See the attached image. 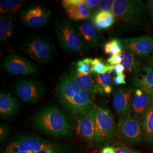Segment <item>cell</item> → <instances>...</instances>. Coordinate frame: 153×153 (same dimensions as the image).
<instances>
[{
  "label": "cell",
  "mask_w": 153,
  "mask_h": 153,
  "mask_svg": "<svg viewBox=\"0 0 153 153\" xmlns=\"http://www.w3.org/2000/svg\"><path fill=\"white\" fill-rule=\"evenodd\" d=\"M112 13L120 31L148 33L152 29L146 4L141 0H115Z\"/></svg>",
  "instance_id": "obj_1"
},
{
  "label": "cell",
  "mask_w": 153,
  "mask_h": 153,
  "mask_svg": "<svg viewBox=\"0 0 153 153\" xmlns=\"http://www.w3.org/2000/svg\"><path fill=\"white\" fill-rule=\"evenodd\" d=\"M31 123L36 130L49 137H69L73 133L71 118L56 105L39 109L33 115Z\"/></svg>",
  "instance_id": "obj_2"
},
{
  "label": "cell",
  "mask_w": 153,
  "mask_h": 153,
  "mask_svg": "<svg viewBox=\"0 0 153 153\" xmlns=\"http://www.w3.org/2000/svg\"><path fill=\"white\" fill-rule=\"evenodd\" d=\"M55 95L62 107L77 117L88 114L93 107L98 105L87 93L71 81L66 73L61 76L57 82Z\"/></svg>",
  "instance_id": "obj_3"
},
{
  "label": "cell",
  "mask_w": 153,
  "mask_h": 153,
  "mask_svg": "<svg viewBox=\"0 0 153 153\" xmlns=\"http://www.w3.org/2000/svg\"><path fill=\"white\" fill-rule=\"evenodd\" d=\"M54 31L61 49L66 54L83 55L88 47L82 39L76 27L65 18H56Z\"/></svg>",
  "instance_id": "obj_4"
},
{
  "label": "cell",
  "mask_w": 153,
  "mask_h": 153,
  "mask_svg": "<svg viewBox=\"0 0 153 153\" xmlns=\"http://www.w3.org/2000/svg\"><path fill=\"white\" fill-rule=\"evenodd\" d=\"M20 50L40 64H47L52 60L56 52L53 41L40 35H32L25 39L20 46Z\"/></svg>",
  "instance_id": "obj_5"
},
{
  "label": "cell",
  "mask_w": 153,
  "mask_h": 153,
  "mask_svg": "<svg viewBox=\"0 0 153 153\" xmlns=\"http://www.w3.org/2000/svg\"><path fill=\"white\" fill-rule=\"evenodd\" d=\"M59 142L30 134H17L1 149V153H32L53 148Z\"/></svg>",
  "instance_id": "obj_6"
},
{
  "label": "cell",
  "mask_w": 153,
  "mask_h": 153,
  "mask_svg": "<svg viewBox=\"0 0 153 153\" xmlns=\"http://www.w3.org/2000/svg\"><path fill=\"white\" fill-rule=\"evenodd\" d=\"M93 119L95 136L94 142L98 146L108 143L117 136L113 116L108 109L100 107H93L89 112Z\"/></svg>",
  "instance_id": "obj_7"
},
{
  "label": "cell",
  "mask_w": 153,
  "mask_h": 153,
  "mask_svg": "<svg viewBox=\"0 0 153 153\" xmlns=\"http://www.w3.org/2000/svg\"><path fill=\"white\" fill-rule=\"evenodd\" d=\"M11 91L17 98L28 105H33L44 98L47 88L40 81L30 78H19L10 85Z\"/></svg>",
  "instance_id": "obj_8"
},
{
  "label": "cell",
  "mask_w": 153,
  "mask_h": 153,
  "mask_svg": "<svg viewBox=\"0 0 153 153\" xmlns=\"http://www.w3.org/2000/svg\"><path fill=\"white\" fill-rule=\"evenodd\" d=\"M1 67L6 73L23 76H37L42 71L38 64L15 52L6 56L1 61Z\"/></svg>",
  "instance_id": "obj_9"
},
{
  "label": "cell",
  "mask_w": 153,
  "mask_h": 153,
  "mask_svg": "<svg viewBox=\"0 0 153 153\" xmlns=\"http://www.w3.org/2000/svg\"><path fill=\"white\" fill-rule=\"evenodd\" d=\"M51 9L43 3H34L23 8L18 14V19L27 27L38 28L47 26L51 20Z\"/></svg>",
  "instance_id": "obj_10"
},
{
  "label": "cell",
  "mask_w": 153,
  "mask_h": 153,
  "mask_svg": "<svg viewBox=\"0 0 153 153\" xmlns=\"http://www.w3.org/2000/svg\"><path fill=\"white\" fill-rule=\"evenodd\" d=\"M123 50L131 52L137 57L144 59L153 54V36H141L120 38Z\"/></svg>",
  "instance_id": "obj_11"
},
{
  "label": "cell",
  "mask_w": 153,
  "mask_h": 153,
  "mask_svg": "<svg viewBox=\"0 0 153 153\" xmlns=\"http://www.w3.org/2000/svg\"><path fill=\"white\" fill-rule=\"evenodd\" d=\"M117 129L121 137L129 143L134 144L140 142L143 138L141 122L131 115L119 117Z\"/></svg>",
  "instance_id": "obj_12"
},
{
  "label": "cell",
  "mask_w": 153,
  "mask_h": 153,
  "mask_svg": "<svg viewBox=\"0 0 153 153\" xmlns=\"http://www.w3.org/2000/svg\"><path fill=\"white\" fill-rule=\"evenodd\" d=\"M134 88L124 86L114 89L112 92L113 107L118 118L131 115V104Z\"/></svg>",
  "instance_id": "obj_13"
},
{
  "label": "cell",
  "mask_w": 153,
  "mask_h": 153,
  "mask_svg": "<svg viewBox=\"0 0 153 153\" xmlns=\"http://www.w3.org/2000/svg\"><path fill=\"white\" fill-rule=\"evenodd\" d=\"M76 27L88 48L96 49L104 46V36L91 22L78 23Z\"/></svg>",
  "instance_id": "obj_14"
},
{
  "label": "cell",
  "mask_w": 153,
  "mask_h": 153,
  "mask_svg": "<svg viewBox=\"0 0 153 153\" xmlns=\"http://www.w3.org/2000/svg\"><path fill=\"white\" fill-rule=\"evenodd\" d=\"M21 104L7 90L2 89L0 92V117L2 120H13L19 112Z\"/></svg>",
  "instance_id": "obj_15"
},
{
  "label": "cell",
  "mask_w": 153,
  "mask_h": 153,
  "mask_svg": "<svg viewBox=\"0 0 153 153\" xmlns=\"http://www.w3.org/2000/svg\"><path fill=\"white\" fill-rule=\"evenodd\" d=\"M131 84L150 97H153V69L150 66L141 67L134 73Z\"/></svg>",
  "instance_id": "obj_16"
},
{
  "label": "cell",
  "mask_w": 153,
  "mask_h": 153,
  "mask_svg": "<svg viewBox=\"0 0 153 153\" xmlns=\"http://www.w3.org/2000/svg\"><path fill=\"white\" fill-rule=\"evenodd\" d=\"M71 81L82 91L87 93L91 98L97 94L95 89L94 78L93 73L85 74L76 71V68H70L67 73Z\"/></svg>",
  "instance_id": "obj_17"
},
{
  "label": "cell",
  "mask_w": 153,
  "mask_h": 153,
  "mask_svg": "<svg viewBox=\"0 0 153 153\" xmlns=\"http://www.w3.org/2000/svg\"><path fill=\"white\" fill-rule=\"evenodd\" d=\"M153 98L140 88L135 89L131 104L132 116L142 122L143 116L151 104Z\"/></svg>",
  "instance_id": "obj_18"
},
{
  "label": "cell",
  "mask_w": 153,
  "mask_h": 153,
  "mask_svg": "<svg viewBox=\"0 0 153 153\" xmlns=\"http://www.w3.org/2000/svg\"><path fill=\"white\" fill-rule=\"evenodd\" d=\"M76 128L78 134L85 141L89 143L94 142L95 126L89 114L78 117Z\"/></svg>",
  "instance_id": "obj_19"
},
{
  "label": "cell",
  "mask_w": 153,
  "mask_h": 153,
  "mask_svg": "<svg viewBox=\"0 0 153 153\" xmlns=\"http://www.w3.org/2000/svg\"><path fill=\"white\" fill-rule=\"evenodd\" d=\"M70 19L74 21H83L88 19L91 15V10L85 3L84 0L64 7Z\"/></svg>",
  "instance_id": "obj_20"
},
{
  "label": "cell",
  "mask_w": 153,
  "mask_h": 153,
  "mask_svg": "<svg viewBox=\"0 0 153 153\" xmlns=\"http://www.w3.org/2000/svg\"><path fill=\"white\" fill-rule=\"evenodd\" d=\"M94 78L95 89L97 94L109 97L113 92V79L111 71H107L103 74L93 73Z\"/></svg>",
  "instance_id": "obj_21"
},
{
  "label": "cell",
  "mask_w": 153,
  "mask_h": 153,
  "mask_svg": "<svg viewBox=\"0 0 153 153\" xmlns=\"http://www.w3.org/2000/svg\"><path fill=\"white\" fill-rule=\"evenodd\" d=\"M14 18L13 14L0 15V42L1 44L8 43L14 34Z\"/></svg>",
  "instance_id": "obj_22"
},
{
  "label": "cell",
  "mask_w": 153,
  "mask_h": 153,
  "mask_svg": "<svg viewBox=\"0 0 153 153\" xmlns=\"http://www.w3.org/2000/svg\"><path fill=\"white\" fill-rule=\"evenodd\" d=\"M143 138L148 145L153 147V98L145 114L142 119Z\"/></svg>",
  "instance_id": "obj_23"
},
{
  "label": "cell",
  "mask_w": 153,
  "mask_h": 153,
  "mask_svg": "<svg viewBox=\"0 0 153 153\" xmlns=\"http://www.w3.org/2000/svg\"><path fill=\"white\" fill-rule=\"evenodd\" d=\"M91 21L93 25L102 31L112 27L115 24V18L112 12H97L93 14Z\"/></svg>",
  "instance_id": "obj_24"
},
{
  "label": "cell",
  "mask_w": 153,
  "mask_h": 153,
  "mask_svg": "<svg viewBox=\"0 0 153 153\" xmlns=\"http://www.w3.org/2000/svg\"><path fill=\"white\" fill-rule=\"evenodd\" d=\"M122 61L121 64L124 66L125 70L128 73H134L139 68L142 67L141 62L137 57L131 52L123 50L121 53Z\"/></svg>",
  "instance_id": "obj_25"
},
{
  "label": "cell",
  "mask_w": 153,
  "mask_h": 153,
  "mask_svg": "<svg viewBox=\"0 0 153 153\" xmlns=\"http://www.w3.org/2000/svg\"><path fill=\"white\" fill-rule=\"evenodd\" d=\"M25 1L22 0H1L0 1L1 14H13L21 11Z\"/></svg>",
  "instance_id": "obj_26"
},
{
  "label": "cell",
  "mask_w": 153,
  "mask_h": 153,
  "mask_svg": "<svg viewBox=\"0 0 153 153\" xmlns=\"http://www.w3.org/2000/svg\"><path fill=\"white\" fill-rule=\"evenodd\" d=\"M103 49L107 55H119L123 52V46L120 39L113 38L105 43Z\"/></svg>",
  "instance_id": "obj_27"
},
{
  "label": "cell",
  "mask_w": 153,
  "mask_h": 153,
  "mask_svg": "<svg viewBox=\"0 0 153 153\" xmlns=\"http://www.w3.org/2000/svg\"><path fill=\"white\" fill-rule=\"evenodd\" d=\"M10 153H28L25 152H14ZM32 153H78L76 151L68 146L62 144L61 143H58L53 148L45 149L38 152Z\"/></svg>",
  "instance_id": "obj_28"
},
{
  "label": "cell",
  "mask_w": 153,
  "mask_h": 153,
  "mask_svg": "<svg viewBox=\"0 0 153 153\" xmlns=\"http://www.w3.org/2000/svg\"><path fill=\"white\" fill-rule=\"evenodd\" d=\"M93 61V59L88 57L78 61L75 66L76 71L85 74H91V65Z\"/></svg>",
  "instance_id": "obj_29"
},
{
  "label": "cell",
  "mask_w": 153,
  "mask_h": 153,
  "mask_svg": "<svg viewBox=\"0 0 153 153\" xmlns=\"http://www.w3.org/2000/svg\"><path fill=\"white\" fill-rule=\"evenodd\" d=\"M114 0H102L100 1L97 9L95 13L97 12H112Z\"/></svg>",
  "instance_id": "obj_30"
},
{
  "label": "cell",
  "mask_w": 153,
  "mask_h": 153,
  "mask_svg": "<svg viewBox=\"0 0 153 153\" xmlns=\"http://www.w3.org/2000/svg\"><path fill=\"white\" fill-rule=\"evenodd\" d=\"M104 66L105 65L101 59L98 58L94 59L91 65V73L99 74L103 70Z\"/></svg>",
  "instance_id": "obj_31"
},
{
  "label": "cell",
  "mask_w": 153,
  "mask_h": 153,
  "mask_svg": "<svg viewBox=\"0 0 153 153\" xmlns=\"http://www.w3.org/2000/svg\"><path fill=\"white\" fill-rule=\"evenodd\" d=\"M112 147L114 148L116 153H142L139 151L133 150L131 148H128L126 146L115 143L112 145Z\"/></svg>",
  "instance_id": "obj_32"
},
{
  "label": "cell",
  "mask_w": 153,
  "mask_h": 153,
  "mask_svg": "<svg viewBox=\"0 0 153 153\" xmlns=\"http://www.w3.org/2000/svg\"><path fill=\"white\" fill-rule=\"evenodd\" d=\"M10 127L6 123H1L0 125V141L3 143L9 134Z\"/></svg>",
  "instance_id": "obj_33"
},
{
  "label": "cell",
  "mask_w": 153,
  "mask_h": 153,
  "mask_svg": "<svg viewBox=\"0 0 153 153\" xmlns=\"http://www.w3.org/2000/svg\"><path fill=\"white\" fill-rule=\"evenodd\" d=\"M126 74L124 73H121L119 74L116 75L114 79V84L115 85L119 86V85H126Z\"/></svg>",
  "instance_id": "obj_34"
},
{
  "label": "cell",
  "mask_w": 153,
  "mask_h": 153,
  "mask_svg": "<svg viewBox=\"0 0 153 153\" xmlns=\"http://www.w3.org/2000/svg\"><path fill=\"white\" fill-rule=\"evenodd\" d=\"M107 61L109 63V65H116L118 64H120L122 61V59L120 54L112 55L107 59Z\"/></svg>",
  "instance_id": "obj_35"
},
{
  "label": "cell",
  "mask_w": 153,
  "mask_h": 153,
  "mask_svg": "<svg viewBox=\"0 0 153 153\" xmlns=\"http://www.w3.org/2000/svg\"><path fill=\"white\" fill-rule=\"evenodd\" d=\"M146 2L150 21L153 27V0H148Z\"/></svg>",
  "instance_id": "obj_36"
},
{
  "label": "cell",
  "mask_w": 153,
  "mask_h": 153,
  "mask_svg": "<svg viewBox=\"0 0 153 153\" xmlns=\"http://www.w3.org/2000/svg\"><path fill=\"white\" fill-rule=\"evenodd\" d=\"M84 2L91 10H93V9L98 7L100 1H99V0H84Z\"/></svg>",
  "instance_id": "obj_37"
},
{
  "label": "cell",
  "mask_w": 153,
  "mask_h": 153,
  "mask_svg": "<svg viewBox=\"0 0 153 153\" xmlns=\"http://www.w3.org/2000/svg\"><path fill=\"white\" fill-rule=\"evenodd\" d=\"M125 71L126 70H125L124 66L120 64H118V65H115V68H114V70L113 71L115 74L117 75V74H119L121 73H123V71Z\"/></svg>",
  "instance_id": "obj_38"
},
{
  "label": "cell",
  "mask_w": 153,
  "mask_h": 153,
  "mask_svg": "<svg viewBox=\"0 0 153 153\" xmlns=\"http://www.w3.org/2000/svg\"><path fill=\"white\" fill-rule=\"evenodd\" d=\"M101 153H116V152L112 146H105L102 149Z\"/></svg>",
  "instance_id": "obj_39"
},
{
  "label": "cell",
  "mask_w": 153,
  "mask_h": 153,
  "mask_svg": "<svg viewBox=\"0 0 153 153\" xmlns=\"http://www.w3.org/2000/svg\"><path fill=\"white\" fill-rule=\"evenodd\" d=\"M148 64H149V66H151L153 69V54L152 55V56L148 60Z\"/></svg>",
  "instance_id": "obj_40"
}]
</instances>
